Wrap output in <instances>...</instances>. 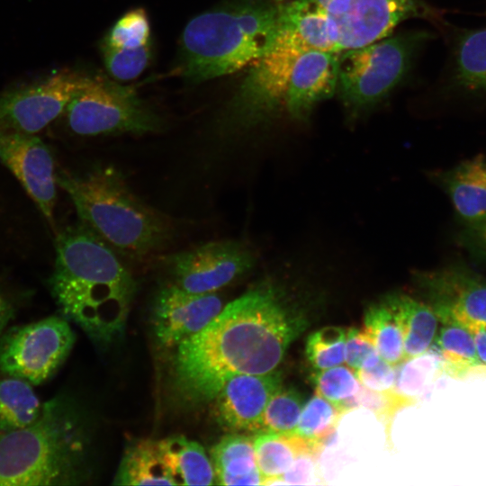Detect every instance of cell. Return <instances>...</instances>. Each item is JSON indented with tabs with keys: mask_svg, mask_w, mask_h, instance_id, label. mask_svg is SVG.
Returning <instances> with one entry per match:
<instances>
[{
	"mask_svg": "<svg viewBox=\"0 0 486 486\" xmlns=\"http://www.w3.org/2000/svg\"><path fill=\"white\" fill-rule=\"evenodd\" d=\"M438 320L453 321L472 335L486 328V280L461 267L418 274Z\"/></svg>",
	"mask_w": 486,
	"mask_h": 486,
	"instance_id": "4fadbf2b",
	"label": "cell"
},
{
	"mask_svg": "<svg viewBox=\"0 0 486 486\" xmlns=\"http://www.w3.org/2000/svg\"><path fill=\"white\" fill-rule=\"evenodd\" d=\"M376 355L379 354L374 344L364 329L350 328L346 330L345 362L355 373Z\"/></svg>",
	"mask_w": 486,
	"mask_h": 486,
	"instance_id": "74e56055",
	"label": "cell"
},
{
	"mask_svg": "<svg viewBox=\"0 0 486 486\" xmlns=\"http://www.w3.org/2000/svg\"><path fill=\"white\" fill-rule=\"evenodd\" d=\"M281 382L275 371L230 377L213 398L221 425L233 432L260 431L263 412Z\"/></svg>",
	"mask_w": 486,
	"mask_h": 486,
	"instance_id": "2e32d148",
	"label": "cell"
},
{
	"mask_svg": "<svg viewBox=\"0 0 486 486\" xmlns=\"http://www.w3.org/2000/svg\"><path fill=\"white\" fill-rule=\"evenodd\" d=\"M48 282L60 315L96 345L122 334L136 283L111 247L84 223L59 232Z\"/></svg>",
	"mask_w": 486,
	"mask_h": 486,
	"instance_id": "7a4b0ae2",
	"label": "cell"
},
{
	"mask_svg": "<svg viewBox=\"0 0 486 486\" xmlns=\"http://www.w3.org/2000/svg\"><path fill=\"white\" fill-rule=\"evenodd\" d=\"M302 407L299 392L292 388L280 387L272 395L263 412L260 431L295 433Z\"/></svg>",
	"mask_w": 486,
	"mask_h": 486,
	"instance_id": "1f68e13d",
	"label": "cell"
},
{
	"mask_svg": "<svg viewBox=\"0 0 486 486\" xmlns=\"http://www.w3.org/2000/svg\"><path fill=\"white\" fill-rule=\"evenodd\" d=\"M356 374L368 390L381 393L394 392L396 366L384 361L379 355L370 358Z\"/></svg>",
	"mask_w": 486,
	"mask_h": 486,
	"instance_id": "8d00e7d4",
	"label": "cell"
},
{
	"mask_svg": "<svg viewBox=\"0 0 486 486\" xmlns=\"http://www.w3.org/2000/svg\"><path fill=\"white\" fill-rule=\"evenodd\" d=\"M89 428L76 402L58 393L31 425L0 434V486L78 485L89 476Z\"/></svg>",
	"mask_w": 486,
	"mask_h": 486,
	"instance_id": "3957f363",
	"label": "cell"
},
{
	"mask_svg": "<svg viewBox=\"0 0 486 486\" xmlns=\"http://www.w3.org/2000/svg\"><path fill=\"white\" fill-rule=\"evenodd\" d=\"M311 378L316 393L346 413L359 407L363 386L356 373L347 365L317 371Z\"/></svg>",
	"mask_w": 486,
	"mask_h": 486,
	"instance_id": "4dcf8cb0",
	"label": "cell"
},
{
	"mask_svg": "<svg viewBox=\"0 0 486 486\" xmlns=\"http://www.w3.org/2000/svg\"><path fill=\"white\" fill-rule=\"evenodd\" d=\"M308 50L279 25L277 37L250 68L220 120L223 133L245 132L266 124L285 109V96L292 66Z\"/></svg>",
	"mask_w": 486,
	"mask_h": 486,
	"instance_id": "52a82bcc",
	"label": "cell"
},
{
	"mask_svg": "<svg viewBox=\"0 0 486 486\" xmlns=\"http://www.w3.org/2000/svg\"><path fill=\"white\" fill-rule=\"evenodd\" d=\"M443 373L439 355L427 351L398 364L394 392L406 407L414 405Z\"/></svg>",
	"mask_w": 486,
	"mask_h": 486,
	"instance_id": "83f0119b",
	"label": "cell"
},
{
	"mask_svg": "<svg viewBox=\"0 0 486 486\" xmlns=\"http://www.w3.org/2000/svg\"><path fill=\"white\" fill-rule=\"evenodd\" d=\"M175 485H212L215 474L211 458L195 441L175 436L158 441Z\"/></svg>",
	"mask_w": 486,
	"mask_h": 486,
	"instance_id": "44dd1931",
	"label": "cell"
},
{
	"mask_svg": "<svg viewBox=\"0 0 486 486\" xmlns=\"http://www.w3.org/2000/svg\"><path fill=\"white\" fill-rule=\"evenodd\" d=\"M462 242L473 255L486 259V217L467 224Z\"/></svg>",
	"mask_w": 486,
	"mask_h": 486,
	"instance_id": "ab89813d",
	"label": "cell"
},
{
	"mask_svg": "<svg viewBox=\"0 0 486 486\" xmlns=\"http://www.w3.org/2000/svg\"><path fill=\"white\" fill-rule=\"evenodd\" d=\"M455 77L464 89L486 94V29L465 32L455 55Z\"/></svg>",
	"mask_w": 486,
	"mask_h": 486,
	"instance_id": "f1b7e54d",
	"label": "cell"
},
{
	"mask_svg": "<svg viewBox=\"0 0 486 486\" xmlns=\"http://www.w3.org/2000/svg\"><path fill=\"white\" fill-rule=\"evenodd\" d=\"M384 301L400 321L405 360L427 352L437 328L438 318L432 307L406 294H391Z\"/></svg>",
	"mask_w": 486,
	"mask_h": 486,
	"instance_id": "603a6c76",
	"label": "cell"
},
{
	"mask_svg": "<svg viewBox=\"0 0 486 486\" xmlns=\"http://www.w3.org/2000/svg\"><path fill=\"white\" fill-rule=\"evenodd\" d=\"M101 50L107 71L119 81H129L139 76L151 58V44L137 49L101 47Z\"/></svg>",
	"mask_w": 486,
	"mask_h": 486,
	"instance_id": "e575fe53",
	"label": "cell"
},
{
	"mask_svg": "<svg viewBox=\"0 0 486 486\" xmlns=\"http://www.w3.org/2000/svg\"><path fill=\"white\" fill-rule=\"evenodd\" d=\"M436 342L443 371L451 377L464 378L481 364L473 337L461 325L453 321H443Z\"/></svg>",
	"mask_w": 486,
	"mask_h": 486,
	"instance_id": "484cf974",
	"label": "cell"
},
{
	"mask_svg": "<svg viewBox=\"0 0 486 486\" xmlns=\"http://www.w3.org/2000/svg\"><path fill=\"white\" fill-rule=\"evenodd\" d=\"M481 364L486 365V328H482L472 335Z\"/></svg>",
	"mask_w": 486,
	"mask_h": 486,
	"instance_id": "b9f144b4",
	"label": "cell"
},
{
	"mask_svg": "<svg viewBox=\"0 0 486 486\" xmlns=\"http://www.w3.org/2000/svg\"><path fill=\"white\" fill-rule=\"evenodd\" d=\"M224 304L216 292L197 293L176 284L164 287L153 309V329L160 345L177 346L207 326Z\"/></svg>",
	"mask_w": 486,
	"mask_h": 486,
	"instance_id": "9a60e30c",
	"label": "cell"
},
{
	"mask_svg": "<svg viewBox=\"0 0 486 486\" xmlns=\"http://www.w3.org/2000/svg\"><path fill=\"white\" fill-rule=\"evenodd\" d=\"M338 52L308 50L295 60L288 81L285 109L295 121L309 120L315 106L337 92Z\"/></svg>",
	"mask_w": 486,
	"mask_h": 486,
	"instance_id": "e0dca14e",
	"label": "cell"
},
{
	"mask_svg": "<svg viewBox=\"0 0 486 486\" xmlns=\"http://www.w3.org/2000/svg\"><path fill=\"white\" fill-rule=\"evenodd\" d=\"M317 454L318 453L313 451L300 454L282 476L280 482L289 484L317 483Z\"/></svg>",
	"mask_w": 486,
	"mask_h": 486,
	"instance_id": "f35d334b",
	"label": "cell"
},
{
	"mask_svg": "<svg viewBox=\"0 0 486 486\" xmlns=\"http://www.w3.org/2000/svg\"><path fill=\"white\" fill-rule=\"evenodd\" d=\"M168 264L175 284L188 292L210 293L249 272L256 256L240 242L218 240L174 254Z\"/></svg>",
	"mask_w": 486,
	"mask_h": 486,
	"instance_id": "7c38bea8",
	"label": "cell"
},
{
	"mask_svg": "<svg viewBox=\"0 0 486 486\" xmlns=\"http://www.w3.org/2000/svg\"><path fill=\"white\" fill-rule=\"evenodd\" d=\"M75 341L70 321L60 314L5 329L0 337V376L42 384L58 373Z\"/></svg>",
	"mask_w": 486,
	"mask_h": 486,
	"instance_id": "9c48e42d",
	"label": "cell"
},
{
	"mask_svg": "<svg viewBox=\"0 0 486 486\" xmlns=\"http://www.w3.org/2000/svg\"><path fill=\"white\" fill-rule=\"evenodd\" d=\"M32 386L20 378H0V434L25 428L40 417L43 402Z\"/></svg>",
	"mask_w": 486,
	"mask_h": 486,
	"instance_id": "d4e9b609",
	"label": "cell"
},
{
	"mask_svg": "<svg viewBox=\"0 0 486 486\" xmlns=\"http://www.w3.org/2000/svg\"><path fill=\"white\" fill-rule=\"evenodd\" d=\"M345 414L343 410L316 393L303 405L295 433L321 449L336 432Z\"/></svg>",
	"mask_w": 486,
	"mask_h": 486,
	"instance_id": "f546056e",
	"label": "cell"
},
{
	"mask_svg": "<svg viewBox=\"0 0 486 486\" xmlns=\"http://www.w3.org/2000/svg\"><path fill=\"white\" fill-rule=\"evenodd\" d=\"M117 485H175L158 441H138L125 451L114 477Z\"/></svg>",
	"mask_w": 486,
	"mask_h": 486,
	"instance_id": "cb8c5ba5",
	"label": "cell"
},
{
	"mask_svg": "<svg viewBox=\"0 0 486 486\" xmlns=\"http://www.w3.org/2000/svg\"><path fill=\"white\" fill-rule=\"evenodd\" d=\"M0 160L54 226L57 176L49 147L36 134H0Z\"/></svg>",
	"mask_w": 486,
	"mask_h": 486,
	"instance_id": "5bb4252c",
	"label": "cell"
},
{
	"mask_svg": "<svg viewBox=\"0 0 486 486\" xmlns=\"http://www.w3.org/2000/svg\"><path fill=\"white\" fill-rule=\"evenodd\" d=\"M253 444L262 485L280 481L300 454L320 451V448L296 433L258 431L253 437Z\"/></svg>",
	"mask_w": 486,
	"mask_h": 486,
	"instance_id": "7402d4cb",
	"label": "cell"
},
{
	"mask_svg": "<svg viewBox=\"0 0 486 486\" xmlns=\"http://www.w3.org/2000/svg\"><path fill=\"white\" fill-rule=\"evenodd\" d=\"M427 39L425 32H400L338 52L336 93L349 120H356L391 94Z\"/></svg>",
	"mask_w": 486,
	"mask_h": 486,
	"instance_id": "8992f818",
	"label": "cell"
},
{
	"mask_svg": "<svg viewBox=\"0 0 486 486\" xmlns=\"http://www.w3.org/2000/svg\"><path fill=\"white\" fill-rule=\"evenodd\" d=\"M364 330L384 361L396 366L405 360L404 337L400 321L384 300L367 309Z\"/></svg>",
	"mask_w": 486,
	"mask_h": 486,
	"instance_id": "4316f807",
	"label": "cell"
},
{
	"mask_svg": "<svg viewBox=\"0 0 486 486\" xmlns=\"http://www.w3.org/2000/svg\"><path fill=\"white\" fill-rule=\"evenodd\" d=\"M457 214L467 224L486 217V157L464 160L440 176Z\"/></svg>",
	"mask_w": 486,
	"mask_h": 486,
	"instance_id": "ac0fdd59",
	"label": "cell"
},
{
	"mask_svg": "<svg viewBox=\"0 0 486 486\" xmlns=\"http://www.w3.org/2000/svg\"><path fill=\"white\" fill-rule=\"evenodd\" d=\"M57 183L82 223L121 252L146 256L172 238L171 221L138 198L115 168L99 167L81 176L62 173Z\"/></svg>",
	"mask_w": 486,
	"mask_h": 486,
	"instance_id": "5b68a950",
	"label": "cell"
},
{
	"mask_svg": "<svg viewBox=\"0 0 486 486\" xmlns=\"http://www.w3.org/2000/svg\"><path fill=\"white\" fill-rule=\"evenodd\" d=\"M337 36L336 51L389 36L401 22L430 16L419 0H335L328 8Z\"/></svg>",
	"mask_w": 486,
	"mask_h": 486,
	"instance_id": "8fae6325",
	"label": "cell"
},
{
	"mask_svg": "<svg viewBox=\"0 0 486 486\" xmlns=\"http://www.w3.org/2000/svg\"><path fill=\"white\" fill-rule=\"evenodd\" d=\"M215 483L220 485H262L253 438L241 434L223 436L212 449Z\"/></svg>",
	"mask_w": 486,
	"mask_h": 486,
	"instance_id": "ffe728a7",
	"label": "cell"
},
{
	"mask_svg": "<svg viewBox=\"0 0 486 486\" xmlns=\"http://www.w3.org/2000/svg\"><path fill=\"white\" fill-rule=\"evenodd\" d=\"M303 329L281 291L269 284L250 289L176 346L177 384L193 400H213L234 375L274 372Z\"/></svg>",
	"mask_w": 486,
	"mask_h": 486,
	"instance_id": "6da1fadb",
	"label": "cell"
},
{
	"mask_svg": "<svg viewBox=\"0 0 486 486\" xmlns=\"http://www.w3.org/2000/svg\"><path fill=\"white\" fill-rule=\"evenodd\" d=\"M274 1L280 3V2H282L283 0H274Z\"/></svg>",
	"mask_w": 486,
	"mask_h": 486,
	"instance_id": "ee69618b",
	"label": "cell"
},
{
	"mask_svg": "<svg viewBox=\"0 0 486 486\" xmlns=\"http://www.w3.org/2000/svg\"><path fill=\"white\" fill-rule=\"evenodd\" d=\"M281 11L274 0H230L194 17L182 34V76L199 83L250 65L274 42Z\"/></svg>",
	"mask_w": 486,
	"mask_h": 486,
	"instance_id": "277c9868",
	"label": "cell"
},
{
	"mask_svg": "<svg viewBox=\"0 0 486 486\" xmlns=\"http://www.w3.org/2000/svg\"><path fill=\"white\" fill-rule=\"evenodd\" d=\"M15 316V306L0 290V337Z\"/></svg>",
	"mask_w": 486,
	"mask_h": 486,
	"instance_id": "60d3db41",
	"label": "cell"
},
{
	"mask_svg": "<svg viewBox=\"0 0 486 486\" xmlns=\"http://www.w3.org/2000/svg\"><path fill=\"white\" fill-rule=\"evenodd\" d=\"M363 386V385H362ZM372 410L384 425L387 441L391 442L392 424L396 413L406 408L402 400L395 393H381L363 386L359 397V407Z\"/></svg>",
	"mask_w": 486,
	"mask_h": 486,
	"instance_id": "d590c367",
	"label": "cell"
},
{
	"mask_svg": "<svg viewBox=\"0 0 486 486\" xmlns=\"http://www.w3.org/2000/svg\"><path fill=\"white\" fill-rule=\"evenodd\" d=\"M65 112L69 129L81 136L158 131L159 117L136 91L103 76H83Z\"/></svg>",
	"mask_w": 486,
	"mask_h": 486,
	"instance_id": "ba28073f",
	"label": "cell"
},
{
	"mask_svg": "<svg viewBox=\"0 0 486 486\" xmlns=\"http://www.w3.org/2000/svg\"><path fill=\"white\" fill-rule=\"evenodd\" d=\"M150 25L144 9L136 8L123 14L110 29L101 47L137 49L150 42Z\"/></svg>",
	"mask_w": 486,
	"mask_h": 486,
	"instance_id": "836d02e7",
	"label": "cell"
},
{
	"mask_svg": "<svg viewBox=\"0 0 486 486\" xmlns=\"http://www.w3.org/2000/svg\"><path fill=\"white\" fill-rule=\"evenodd\" d=\"M280 27L306 48L336 51L337 36L328 10L315 0H292L282 4Z\"/></svg>",
	"mask_w": 486,
	"mask_h": 486,
	"instance_id": "d6986e66",
	"label": "cell"
},
{
	"mask_svg": "<svg viewBox=\"0 0 486 486\" xmlns=\"http://www.w3.org/2000/svg\"><path fill=\"white\" fill-rule=\"evenodd\" d=\"M317 1L320 5H322L324 8L328 10V8L331 5V4L335 0H315Z\"/></svg>",
	"mask_w": 486,
	"mask_h": 486,
	"instance_id": "7bdbcfd3",
	"label": "cell"
},
{
	"mask_svg": "<svg viewBox=\"0 0 486 486\" xmlns=\"http://www.w3.org/2000/svg\"><path fill=\"white\" fill-rule=\"evenodd\" d=\"M83 76L61 70L0 94V134L34 135L60 116Z\"/></svg>",
	"mask_w": 486,
	"mask_h": 486,
	"instance_id": "30bf717a",
	"label": "cell"
},
{
	"mask_svg": "<svg viewBox=\"0 0 486 486\" xmlns=\"http://www.w3.org/2000/svg\"><path fill=\"white\" fill-rule=\"evenodd\" d=\"M346 330L341 327H326L308 337L306 356L315 370H325L345 362Z\"/></svg>",
	"mask_w": 486,
	"mask_h": 486,
	"instance_id": "d6a6232c",
	"label": "cell"
}]
</instances>
